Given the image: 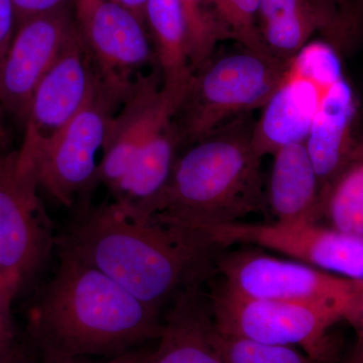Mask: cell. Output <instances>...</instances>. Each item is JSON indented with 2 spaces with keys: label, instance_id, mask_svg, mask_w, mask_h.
I'll list each match as a JSON object with an SVG mask.
<instances>
[{
  "label": "cell",
  "instance_id": "ffe728a7",
  "mask_svg": "<svg viewBox=\"0 0 363 363\" xmlns=\"http://www.w3.org/2000/svg\"><path fill=\"white\" fill-rule=\"evenodd\" d=\"M181 145L175 119L145 143L114 192L116 201L136 206L149 201L166 185Z\"/></svg>",
  "mask_w": 363,
  "mask_h": 363
},
{
  "label": "cell",
  "instance_id": "5bb4252c",
  "mask_svg": "<svg viewBox=\"0 0 363 363\" xmlns=\"http://www.w3.org/2000/svg\"><path fill=\"white\" fill-rule=\"evenodd\" d=\"M187 87L160 86L156 76L149 75L126 98L112 119L99 162V181L111 193L145 143L175 119Z\"/></svg>",
  "mask_w": 363,
  "mask_h": 363
},
{
  "label": "cell",
  "instance_id": "cb8c5ba5",
  "mask_svg": "<svg viewBox=\"0 0 363 363\" xmlns=\"http://www.w3.org/2000/svg\"><path fill=\"white\" fill-rule=\"evenodd\" d=\"M262 0H229L217 16V20L231 40L240 43L250 51L269 54L262 42L257 25Z\"/></svg>",
  "mask_w": 363,
  "mask_h": 363
},
{
  "label": "cell",
  "instance_id": "3957f363",
  "mask_svg": "<svg viewBox=\"0 0 363 363\" xmlns=\"http://www.w3.org/2000/svg\"><path fill=\"white\" fill-rule=\"evenodd\" d=\"M250 113L193 143L176 160L154 198L128 206L143 217L197 228L242 221L266 211L260 157L252 145Z\"/></svg>",
  "mask_w": 363,
  "mask_h": 363
},
{
  "label": "cell",
  "instance_id": "52a82bcc",
  "mask_svg": "<svg viewBox=\"0 0 363 363\" xmlns=\"http://www.w3.org/2000/svg\"><path fill=\"white\" fill-rule=\"evenodd\" d=\"M216 269L223 286L240 295L336 310L352 324L357 319L362 281L255 252L219 257Z\"/></svg>",
  "mask_w": 363,
  "mask_h": 363
},
{
  "label": "cell",
  "instance_id": "44dd1931",
  "mask_svg": "<svg viewBox=\"0 0 363 363\" xmlns=\"http://www.w3.org/2000/svg\"><path fill=\"white\" fill-rule=\"evenodd\" d=\"M332 229L363 236V140L320 196V219Z\"/></svg>",
  "mask_w": 363,
  "mask_h": 363
},
{
  "label": "cell",
  "instance_id": "30bf717a",
  "mask_svg": "<svg viewBox=\"0 0 363 363\" xmlns=\"http://www.w3.org/2000/svg\"><path fill=\"white\" fill-rule=\"evenodd\" d=\"M75 21L100 82L125 101L157 62L145 23L113 0H79Z\"/></svg>",
  "mask_w": 363,
  "mask_h": 363
},
{
  "label": "cell",
  "instance_id": "e0dca14e",
  "mask_svg": "<svg viewBox=\"0 0 363 363\" xmlns=\"http://www.w3.org/2000/svg\"><path fill=\"white\" fill-rule=\"evenodd\" d=\"M259 33L262 42L277 58L291 60L317 30H322L331 44L346 42L340 26L312 0H262Z\"/></svg>",
  "mask_w": 363,
  "mask_h": 363
},
{
  "label": "cell",
  "instance_id": "8fae6325",
  "mask_svg": "<svg viewBox=\"0 0 363 363\" xmlns=\"http://www.w3.org/2000/svg\"><path fill=\"white\" fill-rule=\"evenodd\" d=\"M99 84L96 69L76 28L33 94L18 150L21 162L30 166L84 108Z\"/></svg>",
  "mask_w": 363,
  "mask_h": 363
},
{
  "label": "cell",
  "instance_id": "4fadbf2b",
  "mask_svg": "<svg viewBox=\"0 0 363 363\" xmlns=\"http://www.w3.org/2000/svg\"><path fill=\"white\" fill-rule=\"evenodd\" d=\"M76 28L69 6L18 23L0 76V116L25 126L38 86Z\"/></svg>",
  "mask_w": 363,
  "mask_h": 363
},
{
  "label": "cell",
  "instance_id": "e575fe53",
  "mask_svg": "<svg viewBox=\"0 0 363 363\" xmlns=\"http://www.w3.org/2000/svg\"><path fill=\"white\" fill-rule=\"evenodd\" d=\"M42 363H83L80 359L71 358L43 357Z\"/></svg>",
  "mask_w": 363,
  "mask_h": 363
},
{
  "label": "cell",
  "instance_id": "603a6c76",
  "mask_svg": "<svg viewBox=\"0 0 363 363\" xmlns=\"http://www.w3.org/2000/svg\"><path fill=\"white\" fill-rule=\"evenodd\" d=\"M214 340L225 363H319L292 346L272 345L224 335L217 329Z\"/></svg>",
  "mask_w": 363,
  "mask_h": 363
},
{
  "label": "cell",
  "instance_id": "277c9868",
  "mask_svg": "<svg viewBox=\"0 0 363 363\" xmlns=\"http://www.w3.org/2000/svg\"><path fill=\"white\" fill-rule=\"evenodd\" d=\"M291 60L245 49L210 59L192 78L175 116L181 143L199 142L238 117L262 108Z\"/></svg>",
  "mask_w": 363,
  "mask_h": 363
},
{
  "label": "cell",
  "instance_id": "ac0fdd59",
  "mask_svg": "<svg viewBox=\"0 0 363 363\" xmlns=\"http://www.w3.org/2000/svg\"><path fill=\"white\" fill-rule=\"evenodd\" d=\"M274 156L267 205L279 223L320 220L319 182L305 143L281 147Z\"/></svg>",
  "mask_w": 363,
  "mask_h": 363
},
{
  "label": "cell",
  "instance_id": "83f0119b",
  "mask_svg": "<svg viewBox=\"0 0 363 363\" xmlns=\"http://www.w3.org/2000/svg\"><path fill=\"white\" fill-rule=\"evenodd\" d=\"M340 26L346 39L351 35L350 6L346 0H312Z\"/></svg>",
  "mask_w": 363,
  "mask_h": 363
},
{
  "label": "cell",
  "instance_id": "7402d4cb",
  "mask_svg": "<svg viewBox=\"0 0 363 363\" xmlns=\"http://www.w3.org/2000/svg\"><path fill=\"white\" fill-rule=\"evenodd\" d=\"M187 28L189 58L193 73L211 59L220 40H230L207 0H180Z\"/></svg>",
  "mask_w": 363,
  "mask_h": 363
},
{
  "label": "cell",
  "instance_id": "ba28073f",
  "mask_svg": "<svg viewBox=\"0 0 363 363\" xmlns=\"http://www.w3.org/2000/svg\"><path fill=\"white\" fill-rule=\"evenodd\" d=\"M123 104L100 82L84 108L30 164L40 190L63 206L88 205L99 181L97 154L104 150L117 105Z\"/></svg>",
  "mask_w": 363,
  "mask_h": 363
},
{
  "label": "cell",
  "instance_id": "1f68e13d",
  "mask_svg": "<svg viewBox=\"0 0 363 363\" xmlns=\"http://www.w3.org/2000/svg\"><path fill=\"white\" fill-rule=\"evenodd\" d=\"M354 325L359 327L360 334H362V338H360V343H362L363 348V281L360 284V294L359 301H358V309L357 319H355Z\"/></svg>",
  "mask_w": 363,
  "mask_h": 363
},
{
  "label": "cell",
  "instance_id": "f546056e",
  "mask_svg": "<svg viewBox=\"0 0 363 363\" xmlns=\"http://www.w3.org/2000/svg\"><path fill=\"white\" fill-rule=\"evenodd\" d=\"M113 1L125 7V9H130L131 13H135L138 18H140L145 23V9L147 0H113Z\"/></svg>",
  "mask_w": 363,
  "mask_h": 363
},
{
  "label": "cell",
  "instance_id": "2e32d148",
  "mask_svg": "<svg viewBox=\"0 0 363 363\" xmlns=\"http://www.w3.org/2000/svg\"><path fill=\"white\" fill-rule=\"evenodd\" d=\"M209 303L199 288L181 294L162 321L156 350L145 363H225L215 344Z\"/></svg>",
  "mask_w": 363,
  "mask_h": 363
},
{
  "label": "cell",
  "instance_id": "4316f807",
  "mask_svg": "<svg viewBox=\"0 0 363 363\" xmlns=\"http://www.w3.org/2000/svg\"><path fill=\"white\" fill-rule=\"evenodd\" d=\"M11 1H13L18 25L21 21L28 18L52 13L69 6V2L71 0H11ZM72 1L74 2V0Z\"/></svg>",
  "mask_w": 363,
  "mask_h": 363
},
{
  "label": "cell",
  "instance_id": "836d02e7",
  "mask_svg": "<svg viewBox=\"0 0 363 363\" xmlns=\"http://www.w3.org/2000/svg\"><path fill=\"white\" fill-rule=\"evenodd\" d=\"M342 363H363V348L362 343L359 342V344H358L357 348L354 350V352Z\"/></svg>",
  "mask_w": 363,
  "mask_h": 363
},
{
  "label": "cell",
  "instance_id": "7c38bea8",
  "mask_svg": "<svg viewBox=\"0 0 363 363\" xmlns=\"http://www.w3.org/2000/svg\"><path fill=\"white\" fill-rule=\"evenodd\" d=\"M195 229L206 234L220 248L235 243L259 245L322 271L363 281V236L309 222L255 224L240 221Z\"/></svg>",
  "mask_w": 363,
  "mask_h": 363
},
{
  "label": "cell",
  "instance_id": "484cf974",
  "mask_svg": "<svg viewBox=\"0 0 363 363\" xmlns=\"http://www.w3.org/2000/svg\"><path fill=\"white\" fill-rule=\"evenodd\" d=\"M18 28L16 11L11 0H0V76L7 52Z\"/></svg>",
  "mask_w": 363,
  "mask_h": 363
},
{
  "label": "cell",
  "instance_id": "5b68a950",
  "mask_svg": "<svg viewBox=\"0 0 363 363\" xmlns=\"http://www.w3.org/2000/svg\"><path fill=\"white\" fill-rule=\"evenodd\" d=\"M32 167L18 150L0 152V283L21 291L35 278L57 247Z\"/></svg>",
  "mask_w": 363,
  "mask_h": 363
},
{
  "label": "cell",
  "instance_id": "d6a6232c",
  "mask_svg": "<svg viewBox=\"0 0 363 363\" xmlns=\"http://www.w3.org/2000/svg\"><path fill=\"white\" fill-rule=\"evenodd\" d=\"M4 363H30V357L23 351L21 346H18L11 355Z\"/></svg>",
  "mask_w": 363,
  "mask_h": 363
},
{
  "label": "cell",
  "instance_id": "f1b7e54d",
  "mask_svg": "<svg viewBox=\"0 0 363 363\" xmlns=\"http://www.w3.org/2000/svg\"><path fill=\"white\" fill-rule=\"evenodd\" d=\"M147 353L143 351L130 350L123 354L116 355L104 363H143L145 362Z\"/></svg>",
  "mask_w": 363,
  "mask_h": 363
},
{
  "label": "cell",
  "instance_id": "6da1fadb",
  "mask_svg": "<svg viewBox=\"0 0 363 363\" xmlns=\"http://www.w3.org/2000/svg\"><path fill=\"white\" fill-rule=\"evenodd\" d=\"M57 247L160 311L172 298L199 288L216 267L220 250L202 231L140 216L116 201L79 208Z\"/></svg>",
  "mask_w": 363,
  "mask_h": 363
},
{
  "label": "cell",
  "instance_id": "9a60e30c",
  "mask_svg": "<svg viewBox=\"0 0 363 363\" xmlns=\"http://www.w3.org/2000/svg\"><path fill=\"white\" fill-rule=\"evenodd\" d=\"M357 121V97L342 76L322 95L305 140L319 182L320 196L359 140L355 135Z\"/></svg>",
  "mask_w": 363,
  "mask_h": 363
},
{
  "label": "cell",
  "instance_id": "4dcf8cb0",
  "mask_svg": "<svg viewBox=\"0 0 363 363\" xmlns=\"http://www.w3.org/2000/svg\"><path fill=\"white\" fill-rule=\"evenodd\" d=\"M350 16L353 26H354L355 30H357L358 26L362 25L363 23V0H357L355 4L351 6Z\"/></svg>",
  "mask_w": 363,
  "mask_h": 363
},
{
  "label": "cell",
  "instance_id": "9c48e42d",
  "mask_svg": "<svg viewBox=\"0 0 363 363\" xmlns=\"http://www.w3.org/2000/svg\"><path fill=\"white\" fill-rule=\"evenodd\" d=\"M340 57L328 42H312L291 59L278 89L255 123L252 145L257 156L305 143L325 91L342 77Z\"/></svg>",
  "mask_w": 363,
  "mask_h": 363
},
{
  "label": "cell",
  "instance_id": "8992f818",
  "mask_svg": "<svg viewBox=\"0 0 363 363\" xmlns=\"http://www.w3.org/2000/svg\"><path fill=\"white\" fill-rule=\"evenodd\" d=\"M217 331L272 345L300 346L317 362H329V329L346 320L342 313L297 303L240 295L222 285L209 298Z\"/></svg>",
  "mask_w": 363,
  "mask_h": 363
},
{
  "label": "cell",
  "instance_id": "8d00e7d4",
  "mask_svg": "<svg viewBox=\"0 0 363 363\" xmlns=\"http://www.w3.org/2000/svg\"><path fill=\"white\" fill-rule=\"evenodd\" d=\"M145 362H147V358H145ZM145 362H143V363H145Z\"/></svg>",
  "mask_w": 363,
  "mask_h": 363
},
{
  "label": "cell",
  "instance_id": "d590c367",
  "mask_svg": "<svg viewBox=\"0 0 363 363\" xmlns=\"http://www.w3.org/2000/svg\"><path fill=\"white\" fill-rule=\"evenodd\" d=\"M79 1V0H74V4H75V2H77Z\"/></svg>",
  "mask_w": 363,
  "mask_h": 363
},
{
  "label": "cell",
  "instance_id": "d4e9b609",
  "mask_svg": "<svg viewBox=\"0 0 363 363\" xmlns=\"http://www.w3.org/2000/svg\"><path fill=\"white\" fill-rule=\"evenodd\" d=\"M13 286L0 283V363L6 362L18 347L13 316Z\"/></svg>",
  "mask_w": 363,
  "mask_h": 363
},
{
  "label": "cell",
  "instance_id": "d6986e66",
  "mask_svg": "<svg viewBox=\"0 0 363 363\" xmlns=\"http://www.w3.org/2000/svg\"><path fill=\"white\" fill-rule=\"evenodd\" d=\"M145 21L154 40L155 54L162 74V86L186 87L193 71L180 0H147Z\"/></svg>",
  "mask_w": 363,
  "mask_h": 363
},
{
  "label": "cell",
  "instance_id": "7a4b0ae2",
  "mask_svg": "<svg viewBox=\"0 0 363 363\" xmlns=\"http://www.w3.org/2000/svg\"><path fill=\"white\" fill-rule=\"evenodd\" d=\"M58 247L60 264L30 312L28 332L43 357H116L159 338L160 310L84 260Z\"/></svg>",
  "mask_w": 363,
  "mask_h": 363
}]
</instances>
